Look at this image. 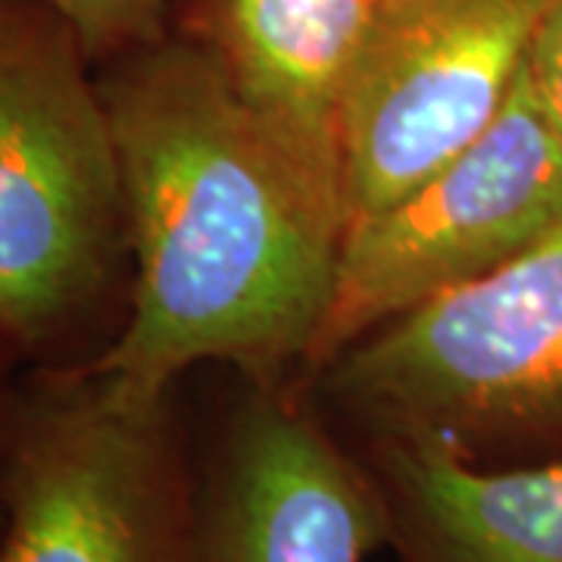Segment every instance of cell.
Instances as JSON below:
<instances>
[{
    "label": "cell",
    "mask_w": 562,
    "mask_h": 562,
    "mask_svg": "<svg viewBox=\"0 0 562 562\" xmlns=\"http://www.w3.org/2000/svg\"><path fill=\"white\" fill-rule=\"evenodd\" d=\"M0 562H184L169 394L57 375L0 425Z\"/></svg>",
    "instance_id": "obj_4"
},
{
    "label": "cell",
    "mask_w": 562,
    "mask_h": 562,
    "mask_svg": "<svg viewBox=\"0 0 562 562\" xmlns=\"http://www.w3.org/2000/svg\"><path fill=\"white\" fill-rule=\"evenodd\" d=\"M525 79L562 140V0H550L525 57Z\"/></svg>",
    "instance_id": "obj_11"
},
{
    "label": "cell",
    "mask_w": 562,
    "mask_h": 562,
    "mask_svg": "<svg viewBox=\"0 0 562 562\" xmlns=\"http://www.w3.org/2000/svg\"><path fill=\"white\" fill-rule=\"evenodd\" d=\"M57 13L79 38L88 60H110L157 38L162 0H35Z\"/></svg>",
    "instance_id": "obj_10"
},
{
    "label": "cell",
    "mask_w": 562,
    "mask_h": 562,
    "mask_svg": "<svg viewBox=\"0 0 562 562\" xmlns=\"http://www.w3.org/2000/svg\"><path fill=\"white\" fill-rule=\"evenodd\" d=\"M72 29L0 0V338L25 353L98 313L128 250L120 166Z\"/></svg>",
    "instance_id": "obj_3"
},
{
    "label": "cell",
    "mask_w": 562,
    "mask_h": 562,
    "mask_svg": "<svg viewBox=\"0 0 562 562\" xmlns=\"http://www.w3.org/2000/svg\"><path fill=\"white\" fill-rule=\"evenodd\" d=\"M403 562H562V460L482 465L375 443Z\"/></svg>",
    "instance_id": "obj_9"
},
{
    "label": "cell",
    "mask_w": 562,
    "mask_h": 562,
    "mask_svg": "<svg viewBox=\"0 0 562 562\" xmlns=\"http://www.w3.org/2000/svg\"><path fill=\"white\" fill-rule=\"evenodd\" d=\"M391 543V509L372 469L269 384L238 406L201 497L184 562H366Z\"/></svg>",
    "instance_id": "obj_7"
},
{
    "label": "cell",
    "mask_w": 562,
    "mask_h": 562,
    "mask_svg": "<svg viewBox=\"0 0 562 562\" xmlns=\"http://www.w3.org/2000/svg\"><path fill=\"white\" fill-rule=\"evenodd\" d=\"M560 222L562 140L522 66L482 138L401 201L344 228L313 360L325 366L369 331L491 276Z\"/></svg>",
    "instance_id": "obj_5"
},
{
    "label": "cell",
    "mask_w": 562,
    "mask_h": 562,
    "mask_svg": "<svg viewBox=\"0 0 562 562\" xmlns=\"http://www.w3.org/2000/svg\"><path fill=\"white\" fill-rule=\"evenodd\" d=\"M379 7L375 0H222L220 57L238 94L341 213L344 98Z\"/></svg>",
    "instance_id": "obj_8"
},
{
    "label": "cell",
    "mask_w": 562,
    "mask_h": 562,
    "mask_svg": "<svg viewBox=\"0 0 562 562\" xmlns=\"http://www.w3.org/2000/svg\"><path fill=\"white\" fill-rule=\"evenodd\" d=\"M375 3H394V0H375Z\"/></svg>",
    "instance_id": "obj_12"
},
{
    "label": "cell",
    "mask_w": 562,
    "mask_h": 562,
    "mask_svg": "<svg viewBox=\"0 0 562 562\" xmlns=\"http://www.w3.org/2000/svg\"><path fill=\"white\" fill-rule=\"evenodd\" d=\"M98 88L135 284L91 369L169 394L198 362H235L269 384L313 360L344 213L254 116L220 50L150 38L110 57Z\"/></svg>",
    "instance_id": "obj_1"
},
{
    "label": "cell",
    "mask_w": 562,
    "mask_h": 562,
    "mask_svg": "<svg viewBox=\"0 0 562 562\" xmlns=\"http://www.w3.org/2000/svg\"><path fill=\"white\" fill-rule=\"evenodd\" d=\"M550 0L382 3L341 113L344 228L482 138L522 76Z\"/></svg>",
    "instance_id": "obj_6"
},
{
    "label": "cell",
    "mask_w": 562,
    "mask_h": 562,
    "mask_svg": "<svg viewBox=\"0 0 562 562\" xmlns=\"http://www.w3.org/2000/svg\"><path fill=\"white\" fill-rule=\"evenodd\" d=\"M375 438L494 465L562 460V222L522 257L422 303L322 366Z\"/></svg>",
    "instance_id": "obj_2"
}]
</instances>
